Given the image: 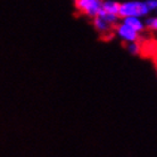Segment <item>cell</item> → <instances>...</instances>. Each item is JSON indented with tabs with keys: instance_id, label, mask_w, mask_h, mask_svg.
<instances>
[{
	"instance_id": "cell-1",
	"label": "cell",
	"mask_w": 157,
	"mask_h": 157,
	"mask_svg": "<svg viewBox=\"0 0 157 157\" xmlns=\"http://www.w3.org/2000/svg\"><path fill=\"white\" fill-rule=\"evenodd\" d=\"M150 14V10L146 1H139V0H131L120 4V10L118 16L129 17V16H136V17H147Z\"/></svg>"
},
{
	"instance_id": "cell-2",
	"label": "cell",
	"mask_w": 157,
	"mask_h": 157,
	"mask_svg": "<svg viewBox=\"0 0 157 157\" xmlns=\"http://www.w3.org/2000/svg\"><path fill=\"white\" fill-rule=\"evenodd\" d=\"M74 4L81 14L94 18L101 10L102 0H74Z\"/></svg>"
},
{
	"instance_id": "cell-3",
	"label": "cell",
	"mask_w": 157,
	"mask_h": 157,
	"mask_svg": "<svg viewBox=\"0 0 157 157\" xmlns=\"http://www.w3.org/2000/svg\"><path fill=\"white\" fill-rule=\"evenodd\" d=\"M114 34H116L122 41L128 43L139 40V33L136 32L134 30H132L130 26H128L123 22L117 23L114 26Z\"/></svg>"
},
{
	"instance_id": "cell-4",
	"label": "cell",
	"mask_w": 157,
	"mask_h": 157,
	"mask_svg": "<svg viewBox=\"0 0 157 157\" xmlns=\"http://www.w3.org/2000/svg\"><path fill=\"white\" fill-rule=\"evenodd\" d=\"M94 26L100 34H106L107 36H108V34H114V32H113L114 26L99 14L94 17Z\"/></svg>"
},
{
	"instance_id": "cell-5",
	"label": "cell",
	"mask_w": 157,
	"mask_h": 157,
	"mask_svg": "<svg viewBox=\"0 0 157 157\" xmlns=\"http://www.w3.org/2000/svg\"><path fill=\"white\" fill-rule=\"evenodd\" d=\"M122 22L126 24L128 26L138 32L139 34L145 31V21L142 20V17H136V16H129V17H123Z\"/></svg>"
},
{
	"instance_id": "cell-6",
	"label": "cell",
	"mask_w": 157,
	"mask_h": 157,
	"mask_svg": "<svg viewBox=\"0 0 157 157\" xmlns=\"http://www.w3.org/2000/svg\"><path fill=\"white\" fill-rule=\"evenodd\" d=\"M101 10L108 14H114L118 15V10H120V4L115 0H102Z\"/></svg>"
},
{
	"instance_id": "cell-7",
	"label": "cell",
	"mask_w": 157,
	"mask_h": 157,
	"mask_svg": "<svg viewBox=\"0 0 157 157\" xmlns=\"http://www.w3.org/2000/svg\"><path fill=\"white\" fill-rule=\"evenodd\" d=\"M145 26L151 32H157V16H147Z\"/></svg>"
},
{
	"instance_id": "cell-8",
	"label": "cell",
	"mask_w": 157,
	"mask_h": 157,
	"mask_svg": "<svg viewBox=\"0 0 157 157\" xmlns=\"http://www.w3.org/2000/svg\"><path fill=\"white\" fill-rule=\"evenodd\" d=\"M128 51L131 55H138L141 51V46L138 41H133V42L128 43Z\"/></svg>"
},
{
	"instance_id": "cell-9",
	"label": "cell",
	"mask_w": 157,
	"mask_h": 157,
	"mask_svg": "<svg viewBox=\"0 0 157 157\" xmlns=\"http://www.w3.org/2000/svg\"><path fill=\"white\" fill-rule=\"evenodd\" d=\"M146 4L148 6L150 12H157V0H147Z\"/></svg>"
}]
</instances>
